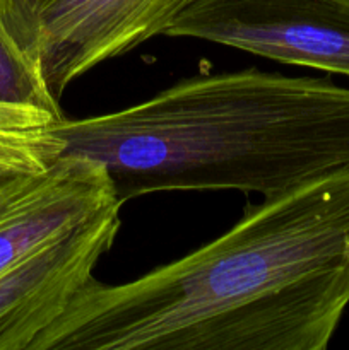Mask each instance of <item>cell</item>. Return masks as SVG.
Returning a JSON list of instances; mask_svg holds the SVG:
<instances>
[{
  "label": "cell",
  "instance_id": "cell-2",
  "mask_svg": "<svg viewBox=\"0 0 349 350\" xmlns=\"http://www.w3.org/2000/svg\"><path fill=\"white\" fill-rule=\"evenodd\" d=\"M55 129L64 154L106 167L122 204L157 191L272 197L349 170V89L259 68L183 79Z\"/></svg>",
  "mask_w": 349,
  "mask_h": 350
},
{
  "label": "cell",
  "instance_id": "cell-8",
  "mask_svg": "<svg viewBox=\"0 0 349 350\" xmlns=\"http://www.w3.org/2000/svg\"><path fill=\"white\" fill-rule=\"evenodd\" d=\"M0 103L36 106L64 116L60 103L51 98L36 68L21 53L2 24H0Z\"/></svg>",
  "mask_w": 349,
  "mask_h": 350
},
{
  "label": "cell",
  "instance_id": "cell-4",
  "mask_svg": "<svg viewBox=\"0 0 349 350\" xmlns=\"http://www.w3.org/2000/svg\"><path fill=\"white\" fill-rule=\"evenodd\" d=\"M166 36L349 77V0H197Z\"/></svg>",
  "mask_w": 349,
  "mask_h": 350
},
{
  "label": "cell",
  "instance_id": "cell-6",
  "mask_svg": "<svg viewBox=\"0 0 349 350\" xmlns=\"http://www.w3.org/2000/svg\"><path fill=\"white\" fill-rule=\"evenodd\" d=\"M120 226V211L109 212L0 270V350H31L94 279Z\"/></svg>",
  "mask_w": 349,
  "mask_h": 350
},
{
  "label": "cell",
  "instance_id": "cell-7",
  "mask_svg": "<svg viewBox=\"0 0 349 350\" xmlns=\"http://www.w3.org/2000/svg\"><path fill=\"white\" fill-rule=\"evenodd\" d=\"M48 109L0 103V178L44 170L64 154L58 120Z\"/></svg>",
  "mask_w": 349,
  "mask_h": 350
},
{
  "label": "cell",
  "instance_id": "cell-5",
  "mask_svg": "<svg viewBox=\"0 0 349 350\" xmlns=\"http://www.w3.org/2000/svg\"><path fill=\"white\" fill-rule=\"evenodd\" d=\"M122 205L106 167L82 154L0 178V270Z\"/></svg>",
  "mask_w": 349,
  "mask_h": 350
},
{
  "label": "cell",
  "instance_id": "cell-3",
  "mask_svg": "<svg viewBox=\"0 0 349 350\" xmlns=\"http://www.w3.org/2000/svg\"><path fill=\"white\" fill-rule=\"evenodd\" d=\"M197 0H0V24L57 103L106 60L164 34Z\"/></svg>",
  "mask_w": 349,
  "mask_h": 350
},
{
  "label": "cell",
  "instance_id": "cell-1",
  "mask_svg": "<svg viewBox=\"0 0 349 350\" xmlns=\"http://www.w3.org/2000/svg\"><path fill=\"white\" fill-rule=\"evenodd\" d=\"M348 304L349 170L139 279H91L31 350H325Z\"/></svg>",
  "mask_w": 349,
  "mask_h": 350
}]
</instances>
